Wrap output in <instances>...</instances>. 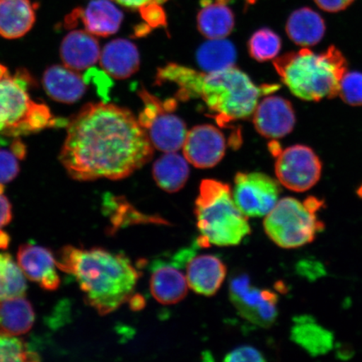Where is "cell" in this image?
Segmentation results:
<instances>
[{"label": "cell", "mask_w": 362, "mask_h": 362, "mask_svg": "<svg viewBox=\"0 0 362 362\" xmlns=\"http://www.w3.org/2000/svg\"><path fill=\"white\" fill-rule=\"evenodd\" d=\"M66 127L60 160L74 180L124 179L152 158L146 131L125 108L88 103Z\"/></svg>", "instance_id": "cell-1"}, {"label": "cell", "mask_w": 362, "mask_h": 362, "mask_svg": "<svg viewBox=\"0 0 362 362\" xmlns=\"http://www.w3.org/2000/svg\"><path fill=\"white\" fill-rule=\"evenodd\" d=\"M173 83L178 88L175 100L201 99L221 127L246 119L256 110L262 95L273 93L279 85L259 87L238 68L216 72H202L169 63L158 70L156 83Z\"/></svg>", "instance_id": "cell-2"}, {"label": "cell", "mask_w": 362, "mask_h": 362, "mask_svg": "<svg viewBox=\"0 0 362 362\" xmlns=\"http://www.w3.org/2000/svg\"><path fill=\"white\" fill-rule=\"evenodd\" d=\"M56 262L59 269L74 276L86 302L101 315L112 313L128 302L139 278L128 257L103 248L66 246Z\"/></svg>", "instance_id": "cell-3"}, {"label": "cell", "mask_w": 362, "mask_h": 362, "mask_svg": "<svg viewBox=\"0 0 362 362\" xmlns=\"http://www.w3.org/2000/svg\"><path fill=\"white\" fill-rule=\"evenodd\" d=\"M274 66L294 96L319 102L339 95L348 64L338 48L329 47L320 54L307 48L284 54L274 60Z\"/></svg>", "instance_id": "cell-4"}, {"label": "cell", "mask_w": 362, "mask_h": 362, "mask_svg": "<svg viewBox=\"0 0 362 362\" xmlns=\"http://www.w3.org/2000/svg\"><path fill=\"white\" fill-rule=\"evenodd\" d=\"M194 212L201 247L236 246L251 233L247 216L235 203L230 185L221 181H202Z\"/></svg>", "instance_id": "cell-5"}, {"label": "cell", "mask_w": 362, "mask_h": 362, "mask_svg": "<svg viewBox=\"0 0 362 362\" xmlns=\"http://www.w3.org/2000/svg\"><path fill=\"white\" fill-rule=\"evenodd\" d=\"M28 88L27 78L12 75L0 64V134L15 138L66 123L54 117L45 104L34 102Z\"/></svg>", "instance_id": "cell-6"}, {"label": "cell", "mask_w": 362, "mask_h": 362, "mask_svg": "<svg viewBox=\"0 0 362 362\" xmlns=\"http://www.w3.org/2000/svg\"><path fill=\"white\" fill-rule=\"evenodd\" d=\"M269 238L282 248H297L314 241L325 225L316 214L292 197H285L276 204L264 223Z\"/></svg>", "instance_id": "cell-7"}, {"label": "cell", "mask_w": 362, "mask_h": 362, "mask_svg": "<svg viewBox=\"0 0 362 362\" xmlns=\"http://www.w3.org/2000/svg\"><path fill=\"white\" fill-rule=\"evenodd\" d=\"M144 103L139 122L148 136L152 146L158 151L170 153L183 147L187 137V126L183 120L174 115L177 101L170 99L161 101L142 89L139 93Z\"/></svg>", "instance_id": "cell-8"}, {"label": "cell", "mask_w": 362, "mask_h": 362, "mask_svg": "<svg viewBox=\"0 0 362 362\" xmlns=\"http://www.w3.org/2000/svg\"><path fill=\"white\" fill-rule=\"evenodd\" d=\"M230 298L243 318L268 328L278 317L277 294L270 289L253 287L246 274L234 276L229 286Z\"/></svg>", "instance_id": "cell-9"}, {"label": "cell", "mask_w": 362, "mask_h": 362, "mask_svg": "<svg viewBox=\"0 0 362 362\" xmlns=\"http://www.w3.org/2000/svg\"><path fill=\"white\" fill-rule=\"evenodd\" d=\"M322 164L313 149L296 144L280 152L275 163V173L284 187L304 192L320 179Z\"/></svg>", "instance_id": "cell-10"}, {"label": "cell", "mask_w": 362, "mask_h": 362, "mask_svg": "<svg viewBox=\"0 0 362 362\" xmlns=\"http://www.w3.org/2000/svg\"><path fill=\"white\" fill-rule=\"evenodd\" d=\"M277 180L259 172H240L235 177L233 196L239 210L246 216L268 215L278 202Z\"/></svg>", "instance_id": "cell-11"}, {"label": "cell", "mask_w": 362, "mask_h": 362, "mask_svg": "<svg viewBox=\"0 0 362 362\" xmlns=\"http://www.w3.org/2000/svg\"><path fill=\"white\" fill-rule=\"evenodd\" d=\"M185 160L199 169L212 168L223 160L226 139L223 133L210 124L194 127L183 144Z\"/></svg>", "instance_id": "cell-12"}, {"label": "cell", "mask_w": 362, "mask_h": 362, "mask_svg": "<svg viewBox=\"0 0 362 362\" xmlns=\"http://www.w3.org/2000/svg\"><path fill=\"white\" fill-rule=\"evenodd\" d=\"M296 123V112L291 103L281 97L262 99L253 115V124L257 133L268 139H280L291 134Z\"/></svg>", "instance_id": "cell-13"}, {"label": "cell", "mask_w": 362, "mask_h": 362, "mask_svg": "<svg viewBox=\"0 0 362 362\" xmlns=\"http://www.w3.org/2000/svg\"><path fill=\"white\" fill-rule=\"evenodd\" d=\"M18 264L31 281L47 291H56L61 284L55 257L48 249L25 244L17 253Z\"/></svg>", "instance_id": "cell-14"}, {"label": "cell", "mask_w": 362, "mask_h": 362, "mask_svg": "<svg viewBox=\"0 0 362 362\" xmlns=\"http://www.w3.org/2000/svg\"><path fill=\"white\" fill-rule=\"evenodd\" d=\"M81 19L86 30L93 35L107 36L115 34L123 21V13L110 0H93L85 10H76L68 17L67 23Z\"/></svg>", "instance_id": "cell-15"}, {"label": "cell", "mask_w": 362, "mask_h": 362, "mask_svg": "<svg viewBox=\"0 0 362 362\" xmlns=\"http://www.w3.org/2000/svg\"><path fill=\"white\" fill-rule=\"evenodd\" d=\"M226 276V267L214 255H199L189 259L187 269L188 286L204 296H214Z\"/></svg>", "instance_id": "cell-16"}, {"label": "cell", "mask_w": 362, "mask_h": 362, "mask_svg": "<svg viewBox=\"0 0 362 362\" xmlns=\"http://www.w3.org/2000/svg\"><path fill=\"white\" fill-rule=\"evenodd\" d=\"M151 291L156 301L162 305L177 304L187 296V276L179 266L166 262H156L152 267Z\"/></svg>", "instance_id": "cell-17"}, {"label": "cell", "mask_w": 362, "mask_h": 362, "mask_svg": "<svg viewBox=\"0 0 362 362\" xmlns=\"http://www.w3.org/2000/svg\"><path fill=\"white\" fill-rule=\"evenodd\" d=\"M100 57V45L88 31H71L62 40L61 58L63 64L71 70L88 69L96 64Z\"/></svg>", "instance_id": "cell-18"}, {"label": "cell", "mask_w": 362, "mask_h": 362, "mask_svg": "<svg viewBox=\"0 0 362 362\" xmlns=\"http://www.w3.org/2000/svg\"><path fill=\"white\" fill-rule=\"evenodd\" d=\"M100 63L104 71L112 78L127 79L139 69V53L133 42L125 39H117L104 47Z\"/></svg>", "instance_id": "cell-19"}, {"label": "cell", "mask_w": 362, "mask_h": 362, "mask_svg": "<svg viewBox=\"0 0 362 362\" xmlns=\"http://www.w3.org/2000/svg\"><path fill=\"white\" fill-rule=\"evenodd\" d=\"M43 86L53 100L74 103L84 96L87 83L76 71L66 66H53L45 71Z\"/></svg>", "instance_id": "cell-20"}, {"label": "cell", "mask_w": 362, "mask_h": 362, "mask_svg": "<svg viewBox=\"0 0 362 362\" xmlns=\"http://www.w3.org/2000/svg\"><path fill=\"white\" fill-rule=\"evenodd\" d=\"M35 8L30 0H0V35L13 40L28 33L35 22Z\"/></svg>", "instance_id": "cell-21"}, {"label": "cell", "mask_w": 362, "mask_h": 362, "mask_svg": "<svg viewBox=\"0 0 362 362\" xmlns=\"http://www.w3.org/2000/svg\"><path fill=\"white\" fill-rule=\"evenodd\" d=\"M325 23L318 13L310 8L293 11L286 24V33L293 43L303 47H313L323 39Z\"/></svg>", "instance_id": "cell-22"}, {"label": "cell", "mask_w": 362, "mask_h": 362, "mask_svg": "<svg viewBox=\"0 0 362 362\" xmlns=\"http://www.w3.org/2000/svg\"><path fill=\"white\" fill-rule=\"evenodd\" d=\"M291 339L313 356L327 354L332 349L334 344L332 333L315 322L312 317L307 315L294 319Z\"/></svg>", "instance_id": "cell-23"}, {"label": "cell", "mask_w": 362, "mask_h": 362, "mask_svg": "<svg viewBox=\"0 0 362 362\" xmlns=\"http://www.w3.org/2000/svg\"><path fill=\"white\" fill-rule=\"evenodd\" d=\"M34 322L33 307L24 296L0 301V333L21 336L30 332Z\"/></svg>", "instance_id": "cell-24"}, {"label": "cell", "mask_w": 362, "mask_h": 362, "mask_svg": "<svg viewBox=\"0 0 362 362\" xmlns=\"http://www.w3.org/2000/svg\"><path fill=\"white\" fill-rule=\"evenodd\" d=\"M189 168L185 158L175 152L167 153L158 158L153 167L156 182L166 192L180 191L187 182Z\"/></svg>", "instance_id": "cell-25"}, {"label": "cell", "mask_w": 362, "mask_h": 362, "mask_svg": "<svg viewBox=\"0 0 362 362\" xmlns=\"http://www.w3.org/2000/svg\"><path fill=\"white\" fill-rule=\"evenodd\" d=\"M234 24L233 11L220 2L203 6L197 17L199 30L209 40L226 38L232 33Z\"/></svg>", "instance_id": "cell-26"}, {"label": "cell", "mask_w": 362, "mask_h": 362, "mask_svg": "<svg viewBox=\"0 0 362 362\" xmlns=\"http://www.w3.org/2000/svg\"><path fill=\"white\" fill-rule=\"evenodd\" d=\"M197 60L206 72H216L235 66L237 52L228 40L215 39L204 43L198 49Z\"/></svg>", "instance_id": "cell-27"}, {"label": "cell", "mask_w": 362, "mask_h": 362, "mask_svg": "<svg viewBox=\"0 0 362 362\" xmlns=\"http://www.w3.org/2000/svg\"><path fill=\"white\" fill-rule=\"evenodd\" d=\"M25 274L11 255L0 253V301L25 296Z\"/></svg>", "instance_id": "cell-28"}, {"label": "cell", "mask_w": 362, "mask_h": 362, "mask_svg": "<svg viewBox=\"0 0 362 362\" xmlns=\"http://www.w3.org/2000/svg\"><path fill=\"white\" fill-rule=\"evenodd\" d=\"M282 42L278 34L268 28L257 30L248 42V52L255 60L270 61L278 56Z\"/></svg>", "instance_id": "cell-29"}, {"label": "cell", "mask_w": 362, "mask_h": 362, "mask_svg": "<svg viewBox=\"0 0 362 362\" xmlns=\"http://www.w3.org/2000/svg\"><path fill=\"white\" fill-rule=\"evenodd\" d=\"M37 355L30 353L19 338L0 333V361H37Z\"/></svg>", "instance_id": "cell-30"}, {"label": "cell", "mask_w": 362, "mask_h": 362, "mask_svg": "<svg viewBox=\"0 0 362 362\" xmlns=\"http://www.w3.org/2000/svg\"><path fill=\"white\" fill-rule=\"evenodd\" d=\"M339 96L351 106H362V74L348 72L344 75L339 84Z\"/></svg>", "instance_id": "cell-31"}, {"label": "cell", "mask_w": 362, "mask_h": 362, "mask_svg": "<svg viewBox=\"0 0 362 362\" xmlns=\"http://www.w3.org/2000/svg\"><path fill=\"white\" fill-rule=\"evenodd\" d=\"M21 158L12 147L11 151L0 149V185L11 182L19 174Z\"/></svg>", "instance_id": "cell-32"}, {"label": "cell", "mask_w": 362, "mask_h": 362, "mask_svg": "<svg viewBox=\"0 0 362 362\" xmlns=\"http://www.w3.org/2000/svg\"><path fill=\"white\" fill-rule=\"evenodd\" d=\"M224 361L228 362H262L265 361L266 359L264 355L256 348L250 346H243L230 351L228 354L226 355Z\"/></svg>", "instance_id": "cell-33"}, {"label": "cell", "mask_w": 362, "mask_h": 362, "mask_svg": "<svg viewBox=\"0 0 362 362\" xmlns=\"http://www.w3.org/2000/svg\"><path fill=\"white\" fill-rule=\"evenodd\" d=\"M144 21H146L149 27L165 26V15L157 4H151L146 7L140 8Z\"/></svg>", "instance_id": "cell-34"}, {"label": "cell", "mask_w": 362, "mask_h": 362, "mask_svg": "<svg viewBox=\"0 0 362 362\" xmlns=\"http://www.w3.org/2000/svg\"><path fill=\"white\" fill-rule=\"evenodd\" d=\"M355 0H315L321 10L329 13H338L346 10Z\"/></svg>", "instance_id": "cell-35"}, {"label": "cell", "mask_w": 362, "mask_h": 362, "mask_svg": "<svg viewBox=\"0 0 362 362\" xmlns=\"http://www.w3.org/2000/svg\"><path fill=\"white\" fill-rule=\"evenodd\" d=\"M12 218L11 205L4 196V185H0V228L10 223Z\"/></svg>", "instance_id": "cell-36"}, {"label": "cell", "mask_w": 362, "mask_h": 362, "mask_svg": "<svg viewBox=\"0 0 362 362\" xmlns=\"http://www.w3.org/2000/svg\"><path fill=\"white\" fill-rule=\"evenodd\" d=\"M298 269L308 278L316 279L324 274L323 267L318 262L302 261Z\"/></svg>", "instance_id": "cell-37"}, {"label": "cell", "mask_w": 362, "mask_h": 362, "mask_svg": "<svg viewBox=\"0 0 362 362\" xmlns=\"http://www.w3.org/2000/svg\"><path fill=\"white\" fill-rule=\"evenodd\" d=\"M115 1L124 7L142 8L148 4L160 3L164 0H115Z\"/></svg>", "instance_id": "cell-38"}, {"label": "cell", "mask_w": 362, "mask_h": 362, "mask_svg": "<svg viewBox=\"0 0 362 362\" xmlns=\"http://www.w3.org/2000/svg\"><path fill=\"white\" fill-rule=\"evenodd\" d=\"M303 203H304L305 206L308 208V209L314 212V214H316L317 211L320 210L324 205V202L322 200L315 197H308Z\"/></svg>", "instance_id": "cell-39"}, {"label": "cell", "mask_w": 362, "mask_h": 362, "mask_svg": "<svg viewBox=\"0 0 362 362\" xmlns=\"http://www.w3.org/2000/svg\"><path fill=\"white\" fill-rule=\"evenodd\" d=\"M270 151L274 156L277 157L280 152L282 151L281 146H279V144L277 142H274L269 144Z\"/></svg>", "instance_id": "cell-40"}, {"label": "cell", "mask_w": 362, "mask_h": 362, "mask_svg": "<svg viewBox=\"0 0 362 362\" xmlns=\"http://www.w3.org/2000/svg\"><path fill=\"white\" fill-rule=\"evenodd\" d=\"M8 244V237L6 233L0 230V247H6Z\"/></svg>", "instance_id": "cell-41"}, {"label": "cell", "mask_w": 362, "mask_h": 362, "mask_svg": "<svg viewBox=\"0 0 362 362\" xmlns=\"http://www.w3.org/2000/svg\"><path fill=\"white\" fill-rule=\"evenodd\" d=\"M357 194H358V196L362 199V185H361V187L358 189V191H357Z\"/></svg>", "instance_id": "cell-42"}]
</instances>
